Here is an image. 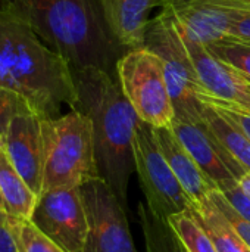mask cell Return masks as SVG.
<instances>
[{"label": "cell", "instance_id": "obj_23", "mask_svg": "<svg viewBox=\"0 0 250 252\" xmlns=\"http://www.w3.org/2000/svg\"><path fill=\"white\" fill-rule=\"evenodd\" d=\"M32 112L28 105L16 94L0 89V148L4 145V137L12 120L19 114Z\"/></svg>", "mask_w": 250, "mask_h": 252}, {"label": "cell", "instance_id": "obj_22", "mask_svg": "<svg viewBox=\"0 0 250 252\" xmlns=\"http://www.w3.org/2000/svg\"><path fill=\"white\" fill-rule=\"evenodd\" d=\"M208 49L218 59L225 63H230L250 78V44L234 40H224L217 44H212Z\"/></svg>", "mask_w": 250, "mask_h": 252}, {"label": "cell", "instance_id": "obj_6", "mask_svg": "<svg viewBox=\"0 0 250 252\" xmlns=\"http://www.w3.org/2000/svg\"><path fill=\"white\" fill-rule=\"evenodd\" d=\"M122 93L140 121L161 128H171L175 112L161 58L147 47L130 49L115 66Z\"/></svg>", "mask_w": 250, "mask_h": 252}, {"label": "cell", "instance_id": "obj_1", "mask_svg": "<svg viewBox=\"0 0 250 252\" xmlns=\"http://www.w3.org/2000/svg\"><path fill=\"white\" fill-rule=\"evenodd\" d=\"M0 89L19 96L41 120L75 109L74 69L18 16L0 9Z\"/></svg>", "mask_w": 250, "mask_h": 252}, {"label": "cell", "instance_id": "obj_30", "mask_svg": "<svg viewBox=\"0 0 250 252\" xmlns=\"http://www.w3.org/2000/svg\"><path fill=\"white\" fill-rule=\"evenodd\" d=\"M239 188L242 189V192L250 199V171H246L239 180H237Z\"/></svg>", "mask_w": 250, "mask_h": 252}, {"label": "cell", "instance_id": "obj_20", "mask_svg": "<svg viewBox=\"0 0 250 252\" xmlns=\"http://www.w3.org/2000/svg\"><path fill=\"white\" fill-rule=\"evenodd\" d=\"M168 223L187 252H218L192 208L169 217Z\"/></svg>", "mask_w": 250, "mask_h": 252}, {"label": "cell", "instance_id": "obj_19", "mask_svg": "<svg viewBox=\"0 0 250 252\" xmlns=\"http://www.w3.org/2000/svg\"><path fill=\"white\" fill-rule=\"evenodd\" d=\"M139 223L143 233L146 252H187L180 238L167 220L158 219L146 205L140 202L137 207Z\"/></svg>", "mask_w": 250, "mask_h": 252}, {"label": "cell", "instance_id": "obj_5", "mask_svg": "<svg viewBox=\"0 0 250 252\" xmlns=\"http://www.w3.org/2000/svg\"><path fill=\"white\" fill-rule=\"evenodd\" d=\"M143 47L155 52L162 61L175 120L202 123L205 108L199 99L202 87L187 43L167 10L161 9L150 19Z\"/></svg>", "mask_w": 250, "mask_h": 252}, {"label": "cell", "instance_id": "obj_16", "mask_svg": "<svg viewBox=\"0 0 250 252\" xmlns=\"http://www.w3.org/2000/svg\"><path fill=\"white\" fill-rule=\"evenodd\" d=\"M0 192L7 216L22 220L31 219L38 196L16 171L3 148H0Z\"/></svg>", "mask_w": 250, "mask_h": 252}, {"label": "cell", "instance_id": "obj_26", "mask_svg": "<svg viewBox=\"0 0 250 252\" xmlns=\"http://www.w3.org/2000/svg\"><path fill=\"white\" fill-rule=\"evenodd\" d=\"M230 40L250 44V12L231 10Z\"/></svg>", "mask_w": 250, "mask_h": 252}, {"label": "cell", "instance_id": "obj_10", "mask_svg": "<svg viewBox=\"0 0 250 252\" xmlns=\"http://www.w3.org/2000/svg\"><path fill=\"white\" fill-rule=\"evenodd\" d=\"M186 43L202 87L200 102L233 106L250 112L249 77L218 59L208 47Z\"/></svg>", "mask_w": 250, "mask_h": 252}, {"label": "cell", "instance_id": "obj_17", "mask_svg": "<svg viewBox=\"0 0 250 252\" xmlns=\"http://www.w3.org/2000/svg\"><path fill=\"white\" fill-rule=\"evenodd\" d=\"M199 217L203 229L209 235L218 252H250L249 245L237 235L225 216L211 198V193L190 207Z\"/></svg>", "mask_w": 250, "mask_h": 252}, {"label": "cell", "instance_id": "obj_13", "mask_svg": "<svg viewBox=\"0 0 250 252\" xmlns=\"http://www.w3.org/2000/svg\"><path fill=\"white\" fill-rule=\"evenodd\" d=\"M159 9L169 13L180 34L189 43L211 47L230 40V9L199 3H165Z\"/></svg>", "mask_w": 250, "mask_h": 252}, {"label": "cell", "instance_id": "obj_21", "mask_svg": "<svg viewBox=\"0 0 250 252\" xmlns=\"http://www.w3.org/2000/svg\"><path fill=\"white\" fill-rule=\"evenodd\" d=\"M7 223L19 252H65L43 235L29 220L7 216Z\"/></svg>", "mask_w": 250, "mask_h": 252}, {"label": "cell", "instance_id": "obj_28", "mask_svg": "<svg viewBox=\"0 0 250 252\" xmlns=\"http://www.w3.org/2000/svg\"><path fill=\"white\" fill-rule=\"evenodd\" d=\"M165 3H199V4L217 6L221 9L250 12V0H159L158 7H161Z\"/></svg>", "mask_w": 250, "mask_h": 252}, {"label": "cell", "instance_id": "obj_12", "mask_svg": "<svg viewBox=\"0 0 250 252\" xmlns=\"http://www.w3.org/2000/svg\"><path fill=\"white\" fill-rule=\"evenodd\" d=\"M3 149L29 189L43 192V136L41 118L32 112L16 115L6 133Z\"/></svg>", "mask_w": 250, "mask_h": 252}, {"label": "cell", "instance_id": "obj_29", "mask_svg": "<svg viewBox=\"0 0 250 252\" xmlns=\"http://www.w3.org/2000/svg\"><path fill=\"white\" fill-rule=\"evenodd\" d=\"M0 252H19L15 238L9 229L7 214L0 210Z\"/></svg>", "mask_w": 250, "mask_h": 252}, {"label": "cell", "instance_id": "obj_2", "mask_svg": "<svg viewBox=\"0 0 250 252\" xmlns=\"http://www.w3.org/2000/svg\"><path fill=\"white\" fill-rule=\"evenodd\" d=\"M0 9L27 22L72 69L97 68L116 75V62L128 52L96 0H0Z\"/></svg>", "mask_w": 250, "mask_h": 252}, {"label": "cell", "instance_id": "obj_18", "mask_svg": "<svg viewBox=\"0 0 250 252\" xmlns=\"http://www.w3.org/2000/svg\"><path fill=\"white\" fill-rule=\"evenodd\" d=\"M203 123L217 136L222 146L234 157V159L250 171V139L227 117L209 105L203 108Z\"/></svg>", "mask_w": 250, "mask_h": 252}, {"label": "cell", "instance_id": "obj_9", "mask_svg": "<svg viewBox=\"0 0 250 252\" xmlns=\"http://www.w3.org/2000/svg\"><path fill=\"white\" fill-rule=\"evenodd\" d=\"M29 221L65 252H84L88 223L80 188L43 192Z\"/></svg>", "mask_w": 250, "mask_h": 252}, {"label": "cell", "instance_id": "obj_3", "mask_svg": "<svg viewBox=\"0 0 250 252\" xmlns=\"http://www.w3.org/2000/svg\"><path fill=\"white\" fill-rule=\"evenodd\" d=\"M75 109L93 126L96 159L100 177L128 210V185L134 164V136L140 118L122 93L116 75L97 69H74Z\"/></svg>", "mask_w": 250, "mask_h": 252}, {"label": "cell", "instance_id": "obj_25", "mask_svg": "<svg viewBox=\"0 0 250 252\" xmlns=\"http://www.w3.org/2000/svg\"><path fill=\"white\" fill-rule=\"evenodd\" d=\"M220 192L227 198V201L231 204V207L250 223V199L242 192V189L239 188L237 182L233 183H227L218 188Z\"/></svg>", "mask_w": 250, "mask_h": 252}, {"label": "cell", "instance_id": "obj_11", "mask_svg": "<svg viewBox=\"0 0 250 252\" xmlns=\"http://www.w3.org/2000/svg\"><path fill=\"white\" fill-rule=\"evenodd\" d=\"M171 130L218 188L237 182L246 173L203 121L187 123L174 120Z\"/></svg>", "mask_w": 250, "mask_h": 252}, {"label": "cell", "instance_id": "obj_27", "mask_svg": "<svg viewBox=\"0 0 250 252\" xmlns=\"http://www.w3.org/2000/svg\"><path fill=\"white\" fill-rule=\"evenodd\" d=\"M209 105L218 112H221L224 117H227L230 121H233L248 137L250 139V112L233 108V106H225V105H218V103H203Z\"/></svg>", "mask_w": 250, "mask_h": 252}, {"label": "cell", "instance_id": "obj_7", "mask_svg": "<svg viewBox=\"0 0 250 252\" xmlns=\"http://www.w3.org/2000/svg\"><path fill=\"white\" fill-rule=\"evenodd\" d=\"M134 164L149 210L162 220L190 210L192 201L169 168L153 127L139 121L134 136Z\"/></svg>", "mask_w": 250, "mask_h": 252}, {"label": "cell", "instance_id": "obj_31", "mask_svg": "<svg viewBox=\"0 0 250 252\" xmlns=\"http://www.w3.org/2000/svg\"><path fill=\"white\" fill-rule=\"evenodd\" d=\"M0 210L4 211V202H3V196H1V192H0ZM6 213V211H4Z\"/></svg>", "mask_w": 250, "mask_h": 252}, {"label": "cell", "instance_id": "obj_8", "mask_svg": "<svg viewBox=\"0 0 250 252\" xmlns=\"http://www.w3.org/2000/svg\"><path fill=\"white\" fill-rule=\"evenodd\" d=\"M80 192L88 223L84 252H137L127 210L111 186L96 177L84 183Z\"/></svg>", "mask_w": 250, "mask_h": 252}, {"label": "cell", "instance_id": "obj_24", "mask_svg": "<svg viewBox=\"0 0 250 252\" xmlns=\"http://www.w3.org/2000/svg\"><path fill=\"white\" fill-rule=\"evenodd\" d=\"M211 198L215 202V205L220 208V211L225 216V219L228 220V223L233 226V229L237 232V235L249 245L250 248V223L248 220H245L233 207L231 204L227 201V198L218 190L211 192Z\"/></svg>", "mask_w": 250, "mask_h": 252}, {"label": "cell", "instance_id": "obj_15", "mask_svg": "<svg viewBox=\"0 0 250 252\" xmlns=\"http://www.w3.org/2000/svg\"><path fill=\"white\" fill-rule=\"evenodd\" d=\"M111 31L118 41L130 49L143 47L150 13L159 0H96Z\"/></svg>", "mask_w": 250, "mask_h": 252}, {"label": "cell", "instance_id": "obj_14", "mask_svg": "<svg viewBox=\"0 0 250 252\" xmlns=\"http://www.w3.org/2000/svg\"><path fill=\"white\" fill-rule=\"evenodd\" d=\"M153 133L161 152L164 154L169 168L184 189L186 195L190 198L192 204H197L211 192L218 190L217 183L205 174V171L181 145L171 128L153 127Z\"/></svg>", "mask_w": 250, "mask_h": 252}, {"label": "cell", "instance_id": "obj_4", "mask_svg": "<svg viewBox=\"0 0 250 252\" xmlns=\"http://www.w3.org/2000/svg\"><path fill=\"white\" fill-rule=\"evenodd\" d=\"M43 136V192L81 188L100 177L93 126L78 109L41 120ZM41 192V193H43Z\"/></svg>", "mask_w": 250, "mask_h": 252}]
</instances>
